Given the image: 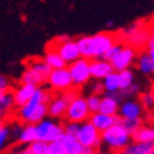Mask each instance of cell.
Returning a JSON list of instances; mask_svg holds the SVG:
<instances>
[{
    "instance_id": "3957f363",
    "label": "cell",
    "mask_w": 154,
    "mask_h": 154,
    "mask_svg": "<svg viewBox=\"0 0 154 154\" xmlns=\"http://www.w3.org/2000/svg\"><path fill=\"white\" fill-rule=\"evenodd\" d=\"M100 142L112 153H119L132 142V135L125 129L121 122H117L109 129L100 132Z\"/></svg>"
},
{
    "instance_id": "60d3db41",
    "label": "cell",
    "mask_w": 154,
    "mask_h": 154,
    "mask_svg": "<svg viewBox=\"0 0 154 154\" xmlns=\"http://www.w3.org/2000/svg\"><path fill=\"white\" fill-rule=\"evenodd\" d=\"M87 154H113L112 151H106V150H100V149H96V150H91L90 153Z\"/></svg>"
},
{
    "instance_id": "1f68e13d",
    "label": "cell",
    "mask_w": 154,
    "mask_h": 154,
    "mask_svg": "<svg viewBox=\"0 0 154 154\" xmlns=\"http://www.w3.org/2000/svg\"><path fill=\"white\" fill-rule=\"evenodd\" d=\"M100 96L102 95H95V94H91L85 98L87 106H88V110L91 113H96L99 110V105H100Z\"/></svg>"
},
{
    "instance_id": "8992f818",
    "label": "cell",
    "mask_w": 154,
    "mask_h": 154,
    "mask_svg": "<svg viewBox=\"0 0 154 154\" xmlns=\"http://www.w3.org/2000/svg\"><path fill=\"white\" fill-rule=\"evenodd\" d=\"M91 112L88 110V106H87L85 98L77 94L70 102L67 103V109L65 113V117L66 121H72V122H84L90 119Z\"/></svg>"
},
{
    "instance_id": "8d00e7d4",
    "label": "cell",
    "mask_w": 154,
    "mask_h": 154,
    "mask_svg": "<svg viewBox=\"0 0 154 154\" xmlns=\"http://www.w3.org/2000/svg\"><path fill=\"white\" fill-rule=\"evenodd\" d=\"M144 51L147 52V55L150 57V59L153 61V63H154V37L153 36L149 37L147 43H146V45H144Z\"/></svg>"
},
{
    "instance_id": "83f0119b",
    "label": "cell",
    "mask_w": 154,
    "mask_h": 154,
    "mask_svg": "<svg viewBox=\"0 0 154 154\" xmlns=\"http://www.w3.org/2000/svg\"><path fill=\"white\" fill-rule=\"evenodd\" d=\"M26 66L30 67V69H33V70H36L37 73L43 74V76L45 77V80H47L48 73L51 72V69L48 67V65L45 63L43 59H29V61H28V65H26Z\"/></svg>"
},
{
    "instance_id": "44dd1931",
    "label": "cell",
    "mask_w": 154,
    "mask_h": 154,
    "mask_svg": "<svg viewBox=\"0 0 154 154\" xmlns=\"http://www.w3.org/2000/svg\"><path fill=\"white\" fill-rule=\"evenodd\" d=\"M19 80H21L22 84H30V85H35V87H42L45 83V77L26 66V69L22 72Z\"/></svg>"
},
{
    "instance_id": "7402d4cb",
    "label": "cell",
    "mask_w": 154,
    "mask_h": 154,
    "mask_svg": "<svg viewBox=\"0 0 154 154\" xmlns=\"http://www.w3.org/2000/svg\"><path fill=\"white\" fill-rule=\"evenodd\" d=\"M135 63H136L138 70L142 72L143 74H150V76L154 74V63L144 50L140 52H138L136 59H135Z\"/></svg>"
},
{
    "instance_id": "ab89813d",
    "label": "cell",
    "mask_w": 154,
    "mask_h": 154,
    "mask_svg": "<svg viewBox=\"0 0 154 154\" xmlns=\"http://www.w3.org/2000/svg\"><path fill=\"white\" fill-rule=\"evenodd\" d=\"M7 154H29V153H28V149L23 147V149H14V150H10Z\"/></svg>"
},
{
    "instance_id": "ba28073f",
    "label": "cell",
    "mask_w": 154,
    "mask_h": 154,
    "mask_svg": "<svg viewBox=\"0 0 154 154\" xmlns=\"http://www.w3.org/2000/svg\"><path fill=\"white\" fill-rule=\"evenodd\" d=\"M67 70L70 73L72 83H73L74 87H83L91 80L90 61L83 57H80L79 59L69 63Z\"/></svg>"
},
{
    "instance_id": "836d02e7",
    "label": "cell",
    "mask_w": 154,
    "mask_h": 154,
    "mask_svg": "<svg viewBox=\"0 0 154 154\" xmlns=\"http://www.w3.org/2000/svg\"><path fill=\"white\" fill-rule=\"evenodd\" d=\"M48 154H65V147L61 139L48 143Z\"/></svg>"
},
{
    "instance_id": "e0dca14e",
    "label": "cell",
    "mask_w": 154,
    "mask_h": 154,
    "mask_svg": "<svg viewBox=\"0 0 154 154\" xmlns=\"http://www.w3.org/2000/svg\"><path fill=\"white\" fill-rule=\"evenodd\" d=\"M120 107V98L117 94H107V95L100 96V105L98 112L103 114H117Z\"/></svg>"
},
{
    "instance_id": "52a82bcc",
    "label": "cell",
    "mask_w": 154,
    "mask_h": 154,
    "mask_svg": "<svg viewBox=\"0 0 154 154\" xmlns=\"http://www.w3.org/2000/svg\"><path fill=\"white\" fill-rule=\"evenodd\" d=\"M45 83L51 87L52 92L61 94L67 90H72L73 83H72L70 73L67 70V66L59 67V69H51V72L48 73Z\"/></svg>"
},
{
    "instance_id": "e575fe53",
    "label": "cell",
    "mask_w": 154,
    "mask_h": 154,
    "mask_svg": "<svg viewBox=\"0 0 154 154\" xmlns=\"http://www.w3.org/2000/svg\"><path fill=\"white\" fill-rule=\"evenodd\" d=\"M80 124L79 122H72V121H66V124L63 125V134L69 135V136H74L76 138L77 131H79Z\"/></svg>"
},
{
    "instance_id": "74e56055",
    "label": "cell",
    "mask_w": 154,
    "mask_h": 154,
    "mask_svg": "<svg viewBox=\"0 0 154 154\" xmlns=\"http://www.w3.org/2000/svg\"><path fill=\"white\" fill-rule=\"evenodd\" d=\"M10 90V81L6 76L0 74V95Z\"/></svg>"
},
{
    "instance_id": "ffe728a7",
    "label": "cell",
    "mask_w": 154,
    "mask_h": 154,
    "mask_svg": "<svg viewBox=\"0 0 154 154\" xmlns=\"http://www.w3.org/2000/svg\"><path fill=\"white\" fill-rule=\"evenodd\" d=\"M154 151V143H142V142H131L117 154H150Z\"/></svg>"
},
{
    "instance_id": "2e32d148",
    "label": "cell",
    "mask_w": 154,
    "mask_h": 154,
    "mask_svg": "<svg viewBox=\"0 0 154 154\" xmlns=\"http://www.w3.org/2000/svg\"><path fill=\"white\" fill-rule=\"evenodd\" d=\"M36 88L37 87L30 85V84H19L17 88L13 90V98H14V103H15V107H21L28 102L30 98L33 96Z\"/></svg>"
},
{
    "instance_id": "6da1fadb",
    "label": "cell",
    "mask_w": 154,
    "mask_h": 154,
    "mask_svg": "<svg viewBox=\"0 0 154 154\" xmlns=\"http://www.w3.org/2000/svg\"><path fill=\"white\" fill-rule=\"evenodd\" d=\"M52 94L45 88L37 87L33 96L23 106L18 107L17 119L22 124H37L47 117V103Z\"/></svg>"
},
{
    "instance_id": "277c9868",
    "label": "cell",
    "mask_w": 154,
    "mask_h": 154,
    "mask_svg": "<svg viewBox=\"0 0 154 154\" xmlns=\"http://www.w3.org/2000/svg\"><path fill=\"white\" fill-rule=\"evenodd\" d=\"M35 128L36 139L40 142H45V143L58 140L63 135V125L59 124V122H55L51 119H47V117L40 122L35 124Z\"/></svg>"
},
{
    "instance_id": "f6af8a7d",
    "label": "cell",
    "mask_w": 154,
    "mask_h": 154,
    "mask_svg": "<svg viewBox=\"0 0 154 154\" xmlns=\"http://www.w3.org/2000/svg\"><path fill=\"white\" fill-rule=\"evenodd\" d=\"M150 154H154V151H153V153H150Z\"/></svg>"
},
{
    "instance_id": "cb8c5ba5",
    "label": "cell",
    "mask_w": 154,
    "mask_h": 154,
    "mask_svg": "<svg viewBox=\"0 0 154 154\" xmlns=\"http://www.w3.org/2000/svg\"><path fill=\"white\" fill-rule=\"evenodd\" d=\"M14 107H15V103L13 98V91L8 90L0 95V117L4 119L6 116L11 114Z\"/></svg>"
},
{
    "instance_id": "8fae6325",
    "label": "cell",
    "mask_w": 154,
    "mask_h": 154,
    "mask_svg": "<svg viewBox=\"0 0 154 154\" xmlns=\"http://www.w3.org/2000/svg\"><path fill=\"white\" fill-rule=\"evenodd\" d=\"M124 36L131 47H134L135 50H139L146 45L149 37H150V33H149L147 26H144L143 23H135L125 30Z\"/></svg>"
},
{
    "instance_id": "b9f144b4",
    "label": "cell",
    "mask_w": 154,
    "mask_h": 154,
    "mask_svg": "<svg viewBox=\"0 0 154 154\" xmlns=\"http://www.w3.org/2000/svg\"><path fill=\"white\" fill-rule=\"evenodd\" d=\"M147 29H149V33H150V36H153V37H154V19L150 22V25L147 26Z\"/></svg>"
},
{
    "instance_id": "30bf717a",
    "label": "cell",
    "mask_w": 154,
    "mask_h": 154,
    "mask_svg": "<svg viewBox=\"0 0 154 154\" xmlns=\"http://www.w3.org/2000/svg\"><path fill=\"white\" fill-rule=\"evenodd\" d=\"M136 55H138V50H135L129 44H122L120 51L109 62L113 66L114 72H121V70H125V69H129L135 63Z\"/></svg>"
},
{
    "instance_id": "4316f807",
    "label": "cell",
    "mask_w": 154,
    "mask_h": 154,
    "mask_svg": "<svg viewBox=\"0 0 154 154\" xmlns=\"http://www.w3.org/2000/svg\"><path fill=\"white\" fill-rule=\"evenodd\" d=\"M119 79H120V91L127 90L128 87H131L132 84L135 83L134 72L129 70V69H125V70L119 72Z\"/></svg>"
},
{
    "instance_id": "d6986e66",
    "label": "cell",
    "mask_w": 154,
    "mask_h": 154,
    "mask_svg": "<svg viewBox=\"0 0 154 154\" xmlns=\"http://www.w3.org/2000/svg\"><path fill=\"white\" fill-rule=\"evenodd\" d=\"M61 140L63 143L65 147V154H87L90 153L91 150L85 149L80 142L77 140L74 136H69V135H62Z\"/></svg>"
},
{
    "instance_id": "d4e9b609",
    "label": "cell",
    "mask_w": 154,
    "mask_h": 154,
    "mask_svg": "<svg viewBox=\"0 0 154 154\" xmlns=\"http://www.w3.org/2000/svg\"><path fill=\"white\" fill-rule=\"evenodd\" d=\"M43 61L48 65V67H50V69H59V67L67 66V65L65 63V61L61 58V55L58 54L54 48H51V47L45 51L44 57H43Z\"/></svg>"
},
{
    "instance_id": "5bb4252c",
    "label": "cell",
    "mask_w": 154,
    "mask_h": 154,
    "mask_svg": "<svg viewBox=\"0 0 154 154\" xmlns=\"http://www.w3.org/2000/svg\"><path fill=\"white\" fill-rule=\"evenodd\" d=\"M112 72H114L113 66L110 65L109 61H106L103 58H98V59L90 61V73H91V79H94V80L102 81Z\"/></svg>"
},
{
    "instance_id": "ac0fdd59",
    "label": "cell",
    "mask_w": 154,
    "mask_h": 154,
    "mask_svg": "<svg viewBox=\"0 0 154 154\" xmlns=\"http://www.w3.org/2000/svg\"><path fill=\"white\" fill-rule=\"evenodd\" d=\"M17 140L21 144H30L36 142V128L35 124H23L22 127H17L15 128Z\"/></svg>"
},
{
    "instance_id": "9c48e42d",
    "label": "cell",
    "mask_w": 154,
    "mask_h": 154,
    "mask_svg": "<svg viewBox=\"0 0 154 154\" xmlns=\"http://www.w3.org/2000/svg\"><path fill=\"white\" fill-rule=\"evenodd\" d=\"M55 43H57L55 45H50V47L54 48L55 51L61 55V58L66 65L72 63L73 61H76L81 57L76 40H72L69 37H59L55 38Z\"/></svg>"
},
{
    "instance_id": "484cf974",
    "label": "cell",
    "mask_w": 154,
    "mask_h": 154,
    "mask_svg": "<svg viewBox=\"0 0 154 154\" xmlns=\"http://www.w3.org/2000/svg\"><path fill=\"white\" fill-rule=\"evenodd\" d=\"M103 90L107 94H117L120 91V79L119 72H112L109 76H106L102 80Z\"/></svg>"
},
{
    "instance_id": "4fadbf2b",
    "label": "cell",
    "mask_w": 154,
    "mask_h": 154,
    "mask_svg": "<svg viewBox=\"0 0 154 154\" xmlns=\"http://www.w3.org/2000/svg\"><path fill=\"white\" fill-rule=\"evenodd\" d=\"M88 121L99 132H103L106 129H109L110 127H113L114 124H117L120 121V117H119V114L112 116V114H103L100 112H96V113H91Z\"/></svg>"
},
{
    "instance_id": "f546056e",
    "label": "cell",
    "mask_w": 154,
    "mask_h": 154,
    "mask_svg": "<svg viewBox=\"0 0 154 154\" xmlns=\"http://www.w3.org/2000/svg\"><path fill=\"white\" fill-rule=\"evenodd\" d=\"M120 122L125 127V129L128 132H131V135L134 134L138 128H140L143 122H142V119H120Z\"/></svg>"
},
{
    "instance_id": "d590c367",
    "label": "cell",
    "mask_w": 154,
    "mask_h": 154,
    "mask_svg": "<svg viewBox=\"0 0 154 154\" xmlns=\"http://www.w3.org/2000/svg\"><path fill=\"white\" fill-rule=\"evenodd\" d=\"M121 43L120 42H117V43H114V44L112 45V47L109 48V50H107V51L105 52V55H103V59H106V61H110V59H112L113 57H114L116 54H117V52L120 51V48H121Z\"/></svg>"
},
{
    "instance_id": "d6a6232c",
    "label": "cell",
    "mask_w": 154,
    "mask_h": 154,
    "mask_svg": "<svg viewBox=\"0 0 154 154\" xmlns=\"http://www.w3.org/2000/svg\"><path fill=\"white\" fill-rule=\"evenodd\" d=\"M139 103H140V106L144 109H153L154 107V96L151 92H143L140 94V96H139Z\"/></svg>"
},
{
    "instance_id": "f1b7e54d",
    "label": "cell",
    "mask_w": 154,
    "mask_h": 154,
    "mask_svg": "<svg viewBox=\"0 0 154 154\" xmlns=\"http://www.w3.org/2000/svg\"><path fill=\"white\" fill-rule=\"evenodd\" d=\"M26 149H28L29 154H48V143H45V142L36 140L28 144Z\"/></svg>"
},
{
    "instance_id": "7bdbcfd3",
    "label": "cell",
    "mask_w": 154,
    "mask_h": 154,
    "mask_svg": "<svg viewBox=\"0 0 154 154\" xmlns=\"http://www.w3.org/2000/svg\"><path fill=\"white\" fill-rule=\"evenodd\" d=\"M3 125H4V119L3 117H0V128H2Z\"/></svg>"
},
{
    "instance_id": "7c38bea8",
    "label": "cell",
    "mask_w": 154,
    "mask_h": 154,
    "mask_svg": "<svg viewBox=\"0 0 154 154\" xmlns=\"http://www.w3.org/2000/svg\"><path fill=\"white\" fill-rule=\"evenodd\" d=\"M67 103L69 100L65 98L62 92L51 95L47 103V116H50L51 119H63L67 109Z\"/></svg>"
},
{
    "instance_id": "4dcf8cb0",
    "label": "cell",
    "mask_w": 154,
    "mask_h": 154,
    "mask_svg": "<svg viewBox=\"0 0 154 154\" xmlns=\"http://www.w3.org/2000/svg\"><path fill=\"white\" fill-rule=\"evenodd\" d=\"M10 136H11V128H10L8 125L4 124L0 128V154H3L4 149H6L7 143L10 140Z\"/></svg>"
},
{
    "instance_id": "603a6c76",
    "label": "cell",
    "mask_w": 154,
    "mask_h": 154,
    "mask_svg": "<svg viewBox=\"0 0 154 154\" xmlns=\"http://www.w3.org/2000/svg\"><path fill=\"white\" fill-rule=\"evenodd\" d=\"M132 140L142 143H154V127L142 125L132 134Z\"/></svg>"
},
{
    "instance_id": "5b68a950",
    "label": "cell",
    "mask_w": 154,
    "mask_h": 154,
    "mask_svg": "<svg viewBox=\"0 0 154 154\" xmlns=\"http://www.w3.org/2000/svg\"><path fill=\"white\" fill-rule=\"evenodd\" d=\"M76 139L88 150H96V149H100V146H102L100 132L88 120L84 122H80Z\"/></svg>"
},
{
    "instance_id": "ee69618b",
    "label": "cell",
    "mask_w": 154,
    "mask_h": 154,
    "mask_svg": "<svg viewBox=\"0 0 154 154\" xmlns=\"http://www.w3.org/2000/svg\"><path fill=\"white\" fill-rule=\"evenodd\" d=\"M151 94H153V96H154V85H153V88H151V91H150Z\"/></svg>"
},
{
    "instance_id": "7a4b0ae2",
    "label": "cell",
    "mask_w": 154,
    "mask_h": 154,
    "mask_svg": "<svg viewBox=\"0 0 154 154\" xmlns=\"http://www.w3.org/2000/svg\"><path fill=\"white\" fill-rule=\"evenodd\" d=\"M76 42L81 57L88 61H92V59L102 58L105 52L114 43H117V38L109 32H99L92 36H83V37L77 38Z\"/></svg>"
},
{
    "instance_id": "9a60e30c",
    "label": "cell",
    "mask_w": 154,
    "mask_h": 154,
    "mask_svg": "<svg viewBox=\"0 0 154 154\" xmlns=\"http://www.w3.org/2000/svg\"><path fill=\"white\" fill-rule=\"evenodd\" d=\"M119 117L120 119H139L143 114V107L140 103L135 99H128L120 103L119 107Z\"/></svg>"
},
{
    "instance_id": "f35d334b",
    "label": "cell",
    "mask_w": 154,
    "mask_h": 154,
    "mask_svg": "<svg viewBox=\"0 0 154 154\" xmlns=\"http://www.w3.org/2000/svg\"><path fill=\"white\" fill-rule=\"evenodd\" d=\"M103 92H105V90H103L102 81H96L92 85V94H95V95H102Z\"/></svg>"
}]
</instances>
